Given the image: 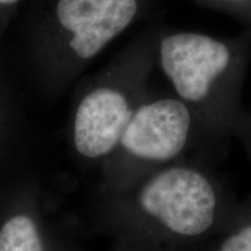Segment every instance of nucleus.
Returning <instances> with one entry per match:
<instances>
[{
	"label": "nucleus",
	"instance_id": "20e7f679",
	"mask_svg": "<svg viewBox=\"0 0 251 251\" xmlns=\"http://www.w3.org/2000/svg\"><path fill=\"white\" fill-rule=\"evenodd\" d=\"M191 126L192 112L178 97L147 99L134 113L117 149L102 163L109 196L133 186L143 165L176 158L186 147Z\"/></svg>",
	"mask_w": 251,
	"mask_h": 251
},
{
	"label": "nucleus",
	"instance_id": "1a4fd4ad",
	"mask_svg": "<svg viewBox=\"0 0 251 251\" xmlns=\"http://www.w3.org/2000/svg\"><path fill=\"white\" fill-rule=\"evenodd\" d=\"M27 0H0V48Z\"/></svg>",
	"mask_w": 251,
	"mask_h": 251
},
{
	"label": "nucleus",
	"instance_id": "423d86ee",
	"mask_svg": "<svg viewBox=\"0 0 251 251\" xmlns=\"http://www.w3.org/2000/svg\"><path fill=\"white\" fill-rule=\"evenodd\" d=\"M0 251H52L33 188L0 184Z\"/></svg>",
	"mask_w": 251,
	"mask_h": 251
},
{
	"label": "nucleus",
	"instance_id": "6e6552de",
	"mask_svg": "<svg viewBox=\"0 0 251 251\" xmlns=\"http://www.w3.org/2000/svg\"><path fill=\"white\" fill-rule=\"evenodd\" d=\"M198 5L242 21L251 27V0H192Z\"/></svg>",
	"mask_w": 251,
	"mask_h": 251
},
{
	"label": "nucleus",
	"instance_id": "39448f33",
	"mask_svg": "<svg viewBox=\"0 0 251 251\" xmlns=\"http://www.w3.org/2000/svg\"><path fill=\"white\" fill-rule=\"evenodd\" d=\"M250 36L251 27L236 40L158 27L156 59L178 98L191 108L214 97L233 71L236 51Z\"/></svg>",
	"mask_w": 251,
	"mask_h": 251
},
{
	"label": "nucleus",
	"instance_id": "7ed1b4c3",
	"mask_svg": "<svg viewBox=\"0 0 251 251\" xmlns=\"http://www.w3.org/2000/svg\"><path fill=\"white\" fill-rule=\"evenodd\" d=\"M114 227L146 220L184 237L205 234L214 224L216 196L211 181L196 169L171 166L111 196Z\"/></svg>",
	"mask_w": 251,
	"mask_h": 251
},
{
	"label": "nucleus",
	"instance_id": "f257e3e1",
	"mask_svg": "<svg viewBox=\"0 0 251 251\" xmlns=\"http://www.w3.org/2000/svg\"><path fill=\"white\" fill-rule=\"evenodd\" d=\"M152 9L153 0H27L2 48L17 77L55 99Z\"/></svg>",
	"mask_w": 251,
	"mask_h": 251
},
{
	"label": "nucleus",
	"instance_id": "f03ea898",
	"mask_svg": "<svg viewBox=\"0 0 251 251\" xmlns=\"http://www.w3.org/2000/svg\"><path fill=\"white\" fill-rule=\"evenodd\" d=\"M157 29L156 25L147 26L101 70L76 83L70 141L83 161L102 165L147 100V83L157 61Z\"/></svg>",
	"mask_w": 251,
	"mask_h": 251
},
{
	"label": "nucleus",
	"instance_id": "9d476101",
	"mask_svg": "<svg viewBox=\"0 0 251 251\" xmlns=\"http://www.w3.org/2000/svg\"><path fill=\"white\" fill-rule=\"evenodd\" d=\"M219 251H251V226L227 238Z\"/></svg>",
	"mask_w": 251,
	"mask_h": 251
},
{
	"label": "nucleus",
	"instance_id": "0eeeda50",
	"mask_svg": "<svg viewBox=\"0 0 251 251\" xmlns=\"http://www.w3.org/2000/svg\"><path fill=\"white\" fill-rule=\"evenodd\" d=\"M17 75L4 48H0V184L7 181L20 140Z\"/></svg>",
	"mask_w": 251,
	"mask_h": 251
}]
</instances>
